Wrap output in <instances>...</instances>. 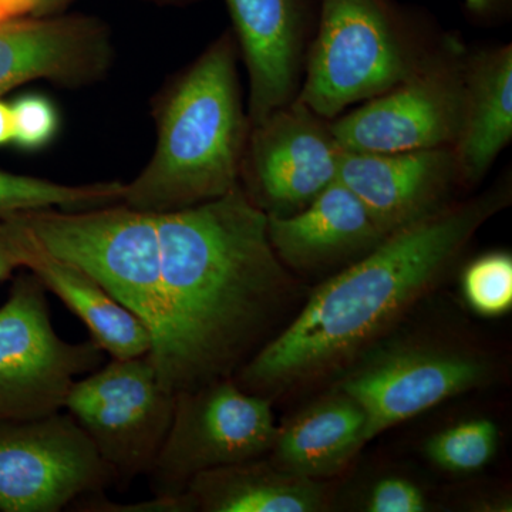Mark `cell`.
I'll return each mask as SVG.
<instances>
[{
  "instance_id": "6da1fadb",
  "label": "cell",
  "mask_w": 512,
  "mask_h": 512,
  "mask_svg": "<svg viewBox=\"0 0 512 512\" xmlns=\"http://www.w3.org/2000/svg\"><path fill=\"white\" fill-rule=\"evenodd\" d=\"M165 325L151 359L173 394L232 379L255 355L288 285L268 215L241 185L156 214Z\"/></svg>"
},
{
  "instance_id": "7a4b0ae2",
  "label": "cell",
  "mask_w": 512,
  "mask_h": 512,
  "mask_svg": "<svg viewBox=\"0 0 512 512\" xmlns=\"http://www.w3.org/2000/svg\"><path fill=\"white\" fill-rule=\"evenodd\" d=\"M505 200L491 192L450 204L387 235L320 285L298 318L238 370L235 383L266 397L335 365L430 288Z\"/></svg>"
},
{
  "instance_id": "3957f363",
  "label": "cell",
  "mask_w": 512,
  "mask_h": 512,
  "mask_svg": "<svg viewBox=\"0 0 512 512\" xmlns=\"http://www.w3.org/2000/svg\"><path fill=\"white\" fill-rule=\"evenodd\" d=\"M237 57V43L225 33L168 87L156 110V151L124 185L123 204L164 214L215 200L241 185L249 120Z\"/></svg>"
},
{
  "instance_id": "277c9868",
  "label": "cell",
  "mask_w": 512,
  "mask_h": 512,
  "mask_svg": "<svg viewBox=\"0 0 512 512\" xmlns=\"http://www.w3.org/2000/svg\"><path fill=\"white\" fill-rule=\"evenodd\" d=\"M2 220L30 244L96 279L146 323L156 345L165 325L156 214L121 202L89 210L18 212Z\"/></svg>"
},
{
  "instance_id": "5b68a950",
  "label": "cell",
  "mask_w": 512,
  "mask_h": 512,
  "mask_svg": "<svg viewBox=\"0 0 512 512\" xmlns=\"http://www.w3.org/2000/svg\"><path fill=\"white\" fill-rule=\"evenodd\" d=\"M431 52L392 0H322L303 83L295 99L333 120L357 101L392 89Z\"/></svg>"
},
{
  "instance_id": "8992f818",
  "label": "cell",
  "mask_w": 512,
  "mask_h": 512,
  "mask_svg": "<svg viewBox=\"0 0 512 512\" xmlns=\"http://www.w3.org/2000/svg\"><path fill=\"white\" fill-rule=\"evenodd\" d=\"M46 288L32 272L13 279L0 308V421L62 412L77 377L103 366L92 339L66 342L50 318Z\"/></svg>"
},
{
  "instance_id": "52a82bcc",
  "label": "cell",
  "mask_w": 512,
  "mask_h": 512,
  "mask_svg": "<svg viewBox=\"0 0 512 512\" xmlns=\"http://www.w3.org/2000/svg\"><path fill=\"white\" fill-rule=\"evenodd\" d=\"M175 394L160 382L150 353L111 359L76 380L64 409L87 434L117 487L147 476L173 421Z\"/></svg>"
},
{
  "instance_id": "ba28073f",
  "label": "cell",
  "mask_w": 512,
  "mask_h": 512,
  "mask_svg": "<svg viewBox=\"0 0 512 512\" xmlns=\"http://www.w3.org/2000/svg\"><path fill=\"white\" fill-rule=\"evenodd\" d=\"M279 427L268 397L245 392L234 379L175 394L173 421L147 474L154 495H180L195 476L262 458Z\"/></svg>"
},
{
  "instance_id": "9c48e42d",
  "label": "cell",
  "mask_w": 512,
  "mask_h": 512,
  "mask_svg": "<svg viewBox=\"0 0 512 512\" xmlns=\"http://www.w3.org/2000/svg\"><path fill=\"white\" fill-rule=\"evenodd\" d=\"M464 63L466 57L448 42L403 82L332 121L340 150L386 154L453 147L463 111Z\"/></svg>"
},
{
  "instance_id": "30bf717a",
  "label": "cell",
  "mask_w": 512,
  "mask_h": 512,
  "mask_svg": "<svg viewBox=\"0 0 512 512\" xmlns=\"http://www.w3.org/2000/svg\"><path fill=\"white\" fill-rule=\"evenodd\" d=\"M116 485L69 413L0 421V511L59 512Z\"/></svg>"
},
{
  "instance_id": "8fae6325",
  "label": "cell",
  "mask_w": 512,
  "mask_h": 512,
  "mask_svg": "<svg viewBox=\"0 0 512 512\" xmlns=\"http://www.w3.org/2000/svg\"><path fill=\"white\" fill-rule=\"evenodd\" d=\"M340 154L328 120L295 99L249 126L239 184L268 217H288L338 180Z\"/></svg>"
},
{
  "instance_id": "7c38bea8",
  "label": "cell",
  "mask_w": 512,
  "mask_h": 512,
  "mask_svg": "<svg viewBox=\"0 0 512 512\" xmlns=\"http://www.w3.org/2000/svg\"><path fill=\"white\" fill-rule=\"evenodd\" d=\"M338 180L386 234L443 210L450 205L448 195L463 183L453 147L386 154L342 151Z\"/></svg>"
},
{
  "instance_id": "4fadbf2b",
  "label": "cell",
  "mask_w": 512,
  "mask_h": 512,
  "mask_svg": "<svg viewBox=\"0 0 512 512\" xmlns=\"http://www.w3.org/2000/svg\"><path fill=\"white\" fill-rule=\"evenodd\" d=\"M106 26L87 16L13 18L0 23V94L32 80L94 83L109 70Z\"/></svg>"
},
{
  "instance_id": "5bb4252c",
  "label": "cell",
  "mask_w": 512,
  "mask_h": 512,
  "mask_svg": "<svg viewBox=\"0 0 512 512\" xmlns=\"http://www.w3.org/2000/svg\"><path fill=\"white\" fill-rule=\"evenodd\" d=\"M485 367L470 356L403 352L377 360L348 377L342 392L366 416L365 440L466 392L484 379Z\"/></svg>"
},
{
  "instance_id": "9a60e30c",
  "label": "cell",
  "mask_w": 512,
  "mask_h": 512,
  "mask_svg": "<svg viewBox=\"0 0 512 512\" xmlns=\"http://www.w3.org/2000/svg\"><path fill=\"white\" fill-rule=\"evenodd\" d=\"M249 76V126L295 100L308 33L306 0H225Z\"/></svg>"
},
{
  "instance_id": "2e32d148",
  "label": "cell",
  "mask_w": 512,
  "mask_h": 512,
  "mask_svg": "<svg viewBox=\"0 0 512 512\" xmlns=\"http://www.w3.org/2000/svg\"><path fill=\"white\" fill-rule=\"evenodd\" d=\"M365 204L339 180L303 210L268 217V237L279 261L293 268H320L365 255L387 237Z\"/></svg>"
},
{
  "instance_id": "e0dca14e",
  "label": "cell",
  "mask_w": 512,
  "mask_h": 512,
  "mask_svg": "<svg viewBox=\"0 0 512 512\" xmlns=\"http://www.w3.org/2000/svg\"><path fill=\"white\" fill-rule=\"evenodd\" d=\"M511 138L512 46L504 45L464 63L463 111L453 146L463 183H478Z\"/></svg>"
},
{
  "instance_id": "ac0fdd59",
  "label": "cell",
  "mask_w": 512,
  "mask_h": 512,
  "mask_svg": "<svg viewBox=\"0 0 512 512\" xmlns=\"http://www.w3.org/2000/svg\"><path fill=\"white\" fill-rule=\"evenodd\" d=\"M8 224L22 251L23 268L29 269L47 292L56 295L82 320L92 336L90 339L104 353L111 359H131L153 350V335L146 323L121 305L96 279L30 244Z\"/></svg>"
},
{
  "instance_id": "d6986e66",
  "label": "cell",
  "mask_w": 512,
  "mask_h": 512,
  "mask_svg": "<svg viewBox=\"0 0 512 512\" xmlns=\"http://www.w3.org/2000/svg\"><path fill=\"white\" fill-rule=\"evenodd\" d=\"M365 427V412L352 397L330 396L279 427L272 463L311 480L335 476L366 443Z\"/></svg>"
},
{
  "instance_id": "ffe728a7",
  "label": "cell",
  "mask_w": 512,
  "mask_h": 512,
  "mask_svg": "<svg viewBox=\"0 0 512 512\" xmlns=\"http://www.w3.org/2000/svg\"><path fill=\"white\" fill-rule=\"evenodd\" d=\"M195 510L313 512L325 504L316 480L296 476L261 458L204 471L187 487Z\"/></svg>"
},
{
  "instance_id": "44dd1931",
  "label": "cell",
  "mask_w": 512,
  "mask_h": 512,
  "mask_svg": "<svg viewBox=\"0 0 512 512\" xmlns=\"http://www.w3.org/2000/svg\"><path fill=\"white\" fill-rule=\"evenodd\" d=\"M124 185L120 181L67 185L0 170V220L18 212L89 210L116 204L123 198Z\"/></svg>"
},
{
  "instance_id": "7402d4cb",
  "label": "cell",
  "mask_w": 512,
  "mask_h": 512,
  "mask_svg": "<svg viewBox=\"0 0 512 512\" xmlns=\"http://www.w3.org/2000/svg\"><path fill=\"white\" fill-rule=\"evenodd\" d=\"M498 446V429L491 420L474 419L440 431L426 444L437 466L453 473H474L490 463Z\"/></svg>"
},
{
  "instance_id": "603a6c76",
  "label": "cell",
  "mask_w": 512,
  "mask_h": 512,
  "mask_svg": "<svg viewBox=\"0 0 512 512\" xmlns=\"http://www.w3.org/2000/svg\"><path fill=\"white\" fill-rule=\"evenodd\" d=\"M463 292L473 311L500 316L512 306V258L507 252H491L467 266Z\"/></svg>"
},
{
  "instance_id": "cb8c5ba5",
  "label": "cell",
  "mask_w": 512,
  "mask_h": 512,
  "mask_svg": "<svg viewBox=\"0 0 512 512\" xmlns=\"http://www.w3.org/2000/svg\"><path fill=\"white\" fill-rule=\"evenodd\" d=\"M12 113V141L23 150L35 151L47 146L59 128L56 107L39 94L19 97L12 104Z\"/></svg>"
},
{
  "instance_id": "d4e9b609",
  "label": "cell",
  "mask_w": 512,
  "mask_h": 512,
  "mask_svg": "<svg viewBox=\"0 0 512 512\" xmlns=\"http://www.w3.org/2000/svg\"><path fill=\"white\" fill-rule=\"evenodd\" d=\"M372 512H421L426 498L416 484L399 477L384 478L373 487L367 503Z\"/></svg>"
},
{
  "instance_id": "484cf974",
  "label": "cell",
  "mask_w": 512,
  "mask_h": 512,
  "mask_svg": "<svg viewBox=\"0 0 512 512\" xmlns=\"http://www.w3.org/2000/svg\"><path fill=\"white\" fill-rule=\"evenodd\" d=\"M70 507L76 511L90 512H188L195 511L190 494L154 495L153 500L137 504H116L107 500L103 493L86 495L74 501Z\"/></svg>"
},
{
  "instance_id": "4316f807",
  "label": "cell",
  "mask_w": 512,
  "mask_h": 512,
  "mask_svg": "<svg viewBox=\"0 0 512 512\" xmlns=\"http://www.w3.org/2000/svg\"><path fill=\"white\" fill-rule=\"evenodd\" d=\"M19 268H23L22 251L8 222L0 220V282L9 279Z\"/></svg>"
},
{
  "instance_id": "83f0119b",
  "label": "cell",
  "mask_w": 512,
  "mask_h": 512,
  "mask_svg": "<svg viewBox=\"0 0 512 512\" xmlns=\"http://www.w3.org/2000/svg\"><path fill=\"white\" fill-rule=\"evenodd\" d=\"M67 2L69 0H0V5L12 19L26 15L42 18V16H52Z\"/></svg>"
},
{
  "instance_id": "f1b7e54d",
  "label": "cell",
  "mask_w": 512,
  "mask_h": 512,
  "mask_svg": "<svg viewBox=\"0 0 512 512\" xmlns=\"http://www.w3.org/2000/svg\"><path fill=\"white\" fill-rule=\"evenodd\" d=\"M467 9L481 19L494 18L507 9L510 0H464Z\"/></svg>"
},
{
  "instance_id": "f546056e",
  "label": "cell",
  "mask_w": 512,
  "mask_h": 512,
  "mask_svg": "<svg viewBox=\"0 0 512 512\" xmlns=\"http://www.w3.org/2000/svg\"><path fill=\"white\" fill-rule=\"evenodd\" d=\"M13 140V113L12 106L0 100V146Z\"/></svg>"
},
{
  "instance_id": "4dcf8cb0",
  "label": "cell",
  "mask_w": 512,
  "mask_h": 512,
  "mask_svg": "<svg viewBox=\"0 0 512 512\" xmlns=\"http://www.w3.org/2000/svg\"><path fill=\"white\" fill-rule=\"evenodd\" d=\"M12 19L8 15V12H6L5 8H3L2 5H0V23L5 22V20Z\"/></svg>"
}]
</instances>
